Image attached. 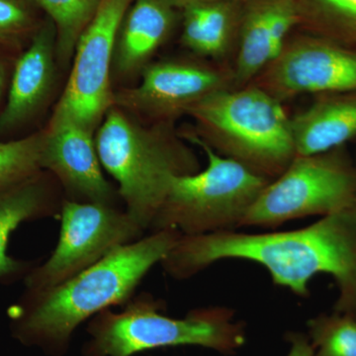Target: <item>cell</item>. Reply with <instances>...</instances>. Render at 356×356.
<instances>
[{"label":"cell","mask_w":356,"mask_h":356,"mask_svg":"<svg viewBox=\"0 0 356 356\" xmlns=\"http://www.w3.org/2000/svg\"><path fill=\"white\" fill-rule=\"evenodd\" d=\"M228 259L261 264L274 284L300 297L310 295L317 274H330L339 288L334 312L356 320V200L292 231L181 236L161 264L173 280H185Z\"/></svg>","instance_id":"1"},{"label":"cell","mask_w":356,"mask_h":356,"mask_svg":"<svg viewBox=\"0 0 356 356\" xmlns=\"http://www.w3.org/2000/svg\"><path fill=\"white\" fill-rule=\"evenodd\" d=\"M181 236L172 229L151 232L56 286L25 289L7 311L11 336L44 355H67L77 327L102 311L125 306Z\"/></svg>","instance_id":"2"},{"label":"cell","mask_w":356,"mask_h":356,"mask_svg":"<svg viewBox=\"0 0 356 356\" xmlns=\"http://www.w3.org/2000/svg\"><path fill=\"white\" fill-rule=\"evenodd\" d=\"M103 170L118 184L124 209L149 231L172 179L200 170L197 156L173 123L143 125L113 105L95 133Z\"/></svg>","instance_id":"3"},{"label":"cell","mask_w":356,"mask_h":356,"mask_svg":"<svg viewBox=\"0 0 356 356\" xmlns=\"http://www.w3.org/2000/svg\"><path fill=\"white\" fill-rule=\"evenodd\" d=\"M165 303L149 293L134 296L120 311H102L88 321L83 356H137L145 351L194 346L233 355L247 341L245 324L225 307L189 311L184 318L163 315Z\"/></svg>","instance_id":"4"},{"label":"cell","mask_w":356,"mask_h":356,"mask_svg":"<svg viewBox=\"0 0 356 356\" xmlns=\"http://www.w3.org/2000/svg\"><path fill=\"white\" fill-rule=\"evenodd\" d=\"M191 130L213 151L275 179L296 156L291 122L282 102L248 84L213 93L187 111Z\"/></svg>","instance_id":"5"},{"label":"cell","mask_w":356,"mask_h":356,"mask_svg":"<svg viewBox=\"0 0 356 356\" xmlns=\"http://www.w3.org/2000/svg\"><path fill=\"white\" fill-rule=\"evenodd\" d=\"M182 139L203 149L205 170L173 178L149 232L177 229L182 236L234 231L271 181L213 151L191 130Z\"/></svg>","instance_id":"6"},{"label":"cell","mask_w":356,"mask_h":356,"mask_svg":"<svg viewBox=\"0 0 356 356\" xmlns=\"http://www.w3.org/2000/svg\"><path fill=\"white\" fill-rule=\"evenodd\" d=\"M356 200V166L343 147L296 156L248 210L242 227L276 228L290 220L325 216Z\"/></svg>","instance_id":"7"},{"label":"cell","mask_w":356,"mask_h":356,"mask_svg":"<svg viewBox=\"0 0 356 356\" xmlns=\"http://www.w3.org/2000/svg\"><path fill=\"white\" fill-rule=\"evenodd\" d=\"M58 242L50 257L24 277L26 290L54 287L145 235L124 207L65 199Z\"/></svg>","instance_id":"8"},{"label":"cell","mask_w":356,"mask_h":356,"mask_svg":"<svg viewBox=\"0 0 356 356\" xmlns=\"http://www.w3.org/2000/svg\"><path fill=\"white\" fill-rule=\"evenodd\" d=\"M134 0H100L77 42L69 81L51 117L95 131L114 105L112 65L117 35Z\"/></svg>","instance_id":"9"},{"label":"cell","mask_w":356,"mask_h":356,"mask_svg":"<svg viewBox=\"0 0 356 356\" xmlns=\"http://www.w3.org/2000/svg\"><path fill=\"white\" fill-rule=\"evenodd\" d=\"M254 81L282 103L306 93L356 91V50L301 32Z\"/></svg>","instance_id":"10"},{"label":"cell","mask_w":356,"mask_h":356,"mask_svg":"<svg viewBox=\"0 0 356 356\" xmlns=\"http://www.w3.org/2000/svg\"><path fill=\"white\" fill-rule=\"evenodd\" d=\"M235 88L228 72L193 60H165L147 65L137 86L114 93V105L153 123H173L195 103Z\"/></svg>","instance_id":"11"},{"label":"cell","mask_w":356,"mask_h":356,"mask_svg":"<svg viewBox=\"0 0 356 356\" xmlns=\"http://www.w3.org/2000/svg\"><path fill=\"white\" fill-rule=\"evenodd\" d=\"M44 131L42 170L57 179L65 199L124 207L118 189L103 175L95 131L60 117H51Z\"/></svg>","instance_id":"12"},{"label":"cell","mask_w":356,"mask_h":356,"mask_svg":"<svg viewBox=\"0 0 356 356\" xmlns=\"http://www.w3.org/2000/svg\"><path fill=\"white\" fill-rule=\"evenodd\" d=\"M57 29L46 18L14 62L6 103L0 112V140L28 127L41 113L53 90Z\"/></svg>","instance_id":"13"},{"label":"cell","mask_w":356,"mask_h":356,"mask_svg":"<svg viewBox=\"0 0 356 356\" xmlns=\"http://www.w3.org/2000/svg\"><path fill=\"white\" fill-rule=\"evenodd\" d=\"M53 175L42 170L10 188L0 191V282L11 283L24 277L34 262L20 261L8 254L11 234L25 222L60 217L65 198Z\"/></svg>","instance_id":"14"},{"label":"cell","mask_w":356,"mask_h":356,"mask_svg":"<svg viewBox=\"0 0 356 356\" xmlns=\"http://www.w3.org/2000/svg\"><path fill=\"white\" fill-rule=\"evenodd\" d=\"M179 13L163 0H134L117 35L112 65L115 76L128 79L144 70L172 36Z\"/></svg>","instance_id":"15"},{"label":"cell","mask_w":356,"mask_h":356,"mask_svg":"<svg viewBox=\"0 0 356 356\" xmlns=\"http://www.w3.org/2000/svg\"><path fill=\"white\" fill-rule=\"evenodd\" d=\"M290 122L296 156H315L343 147L356 137V91L317 95Z\"/></svg>","instance_id":"16"},{"label":"cell","mask_w":356,"mask_h":356,"mask_svg":"<svg viewBox=\"0 0 356 356\" xmlns=\"http://www.w3.org/2000/svg\"><path fill=\"white\" fill-rule=\"evenodd\" d=\"M243 1L202 2L181 9L182 44L196 55L215 60L236 50Z\"/></svg>","instance_id":"17"},{"label":"cell","mask_w":356,"mask_h":356,"mask_svg":"<svg viewBox=\"0 0 356 356\" xmlns=\"http://www.w3.org/2000/svg\"><path fill=\"white\" fill-rule=\"evenodd\" d=\"M275 0H245L236 47L234 86L254 83L267 65L282 51L274 19Z\"/></svg>","instance_id":"18"},{"label":"cell","mask_w":356,"mask_h":356,"mask_svg":"<svg viewBox=\"0 0 356 356\" xmlns=\"http://www.w3.org/2000/svg\"><path fill=\"white\" fill-rule=\"evenodd\" d=\"M297 29L356 50V0H295Z\"/></svg>","instance_id":"19"},{"label":"cell","mask_w":356,"mask_h":356,"mask_svg":"<svg viewBox=\"0 0 356 356\" xmlns=\"http://www.w3.org/2000/svg\"><path fill=\"white\" fill-rule=\"evenodd\" d=\"M57 29V58L69 65L77 42L92 19L100 0H33Z\"/></svg>","instance_id":"20"},{"label":"cell","mask_w":356,"mask_h":356,"mask_svg":"<svg viewBox=\"0 0 356 356\" xmlns=\"http://www.w3.org/2000/svg\"><path fill=\"white\" fill-rule=\"evenodd\" d=\"M44 131L13 140H0V191L42 172Z\"/></svg>","instance_id":"21"},{"label":"cell","mask_w":356,"mask_h":356,"mask_svg":"<svg viewBox=\"0 0 356 356\" xmlns=\"http://www.w3.org/2000/svg\"><path fill=\"white\" fill-rule=\"evenodd\" d=\"M41 13L33 0H0V53L17 58L43 23Z\"/></svg>","instance_id":"22"},{"label":"cell","mask_w":356,"mask_h":356,"mask_svg":"<svg viewBox=\"0 0 356 356\" xmlns=\"http://www.w3.org/2000/svg\"><path fill=\"white\" fill-rule=\"evenodd\" d=\"M313 356H356V320L334 312L307 323Z\"/></svg>","instance_id":"23"},{"label":"cell","mask_w":356,"mask_h":356,"mask_svg":"<svg viewBox=\"0 0 356 356\" xmlns=\"http://www.w3.org/2000/svg\"><path fill=\"white\" fill-rule=\"evenodd\" d=\"M285 339L290 344L289 353L286 356H313V346L307 334L298 332H287Z\"/></svg>","instance_id":"24"},{"label":"cell","mask_w":356,"mask_h":356,"mask_svg":"<svg viewBox=\"0 0 356 356\" xmlns=\"http://www.w3.org/2000/svg\"><path fill=\"white\" fill-rule=\"evenodd\" d=\"M16 58L9 57L0 53V112L3 108L6 103L7 91H8L9 83H10L11 74H13V65H10V60Z\"/></svg>","instance_id":"25"},{"label":"cell","mask_w":356,"mask_h":356,"mask_svg":"<svg viewBox=\"0 0 356 356\" xmlns=\"http://www.w3.org/2000/svg\"><path fill=\"white\" fill-rule=\"evenodd\" d=\"M168 6H172L177 10H181L185 7L192 6V4L202 3V2L222 1V0H163ZM236 1H243V0H236Z\"/></svg>","instance_id":"26"}]
</instances>
